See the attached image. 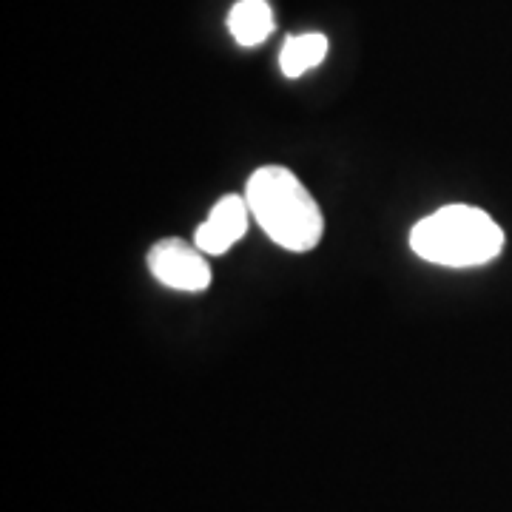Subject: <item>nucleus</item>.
<instances>
[{
    "label": "nucleus",
    "mask_w": 512,
    "mask_h": 512,
    "mask_svg": "<svg viewBox=\"0 0 512 512\" xmlns=\"http://www.w3.org/2000/svg\"><path fill=\"white\" fill-rule=\"evenodd\" d=\"M245 200L259 228L274 239L279 248L305 254L322 239V211L311 191L285 165L256 168L245 188Z\"/></svg>",
    "instance_id": "obj_1"
},
{
    "label": "nucleus",
    "mask_w": 512,
    "mask_h": 512,
    "mask_svg": "<svg viewBox=\"0 0 512 512\" xmlns=\"http://www.w3.org/2000/svg\"><path fill=\"white\" fill-rule=\"evenodd\" d=\"M410 248L424 262L444 268L487 265L504 248V231L498 222L473 205H447L424 217L410 231Z\"/></svg>",
    "instance_id": "obj_2"
},
{
    "label": "nucleus",
    "mask_w": 512,
    "mask_h": 512,
    "mask_svg": "<svg viewBox=\"0 0 512 512\" xmlns=\"http://www.w3.org/2000/svg\"><path fill=\"white\" fill-rule=\"evenodd\" d=\"M148 268L174 291L200 293L211 285V268L197 245H188L185 239L165 237L148 251Z\"/></svg>",
    "instance_id": "obj_3"
},
{
    "label": "nucleus",
    "mask_w": 512,
    "mask_h": 512,
    "mask_svg": "<svg viewBox=\"0 0 512 512\" xmlns=\"http://www.w3.org/2000/svg\"><path fill=\"white\" fill-rule=\"evenodd\" d=\"M248 220H251V208L248 200L239 194H225L208 214V220L202 222L194 234V245L202 254L220 256L225 254L234 242L242 239L248 231Z\"/></svg>",
    "instance_id": "obj_4"
},
{
    "label": "nucleus",
    "mask_w": 512,
    "mask_h": 512,
    "mask_svg": "<svg viewBox=\"0 0 512 512\" xmlns=\"http://www.w3.org/2000/svg\"><path fill=\"white\" fill-rule=\"evenodd\" d=\"M228 29L239 46H259L274 32V12L268 0H239L228 15Z\"/></svg>",
    "instance_id": "obj_5"
},
{
    "label": "nucleus",
    "mask_w": 512,
    "mask_h": 512,
    "mask_svg": "<svg viewBox=\"0 0 512 512\" xmlns=\"http://www.w3.org/2000/svg\"><path fill=\"white\" fill-rule=\"evenodd\" d=\"M328 55V37L319 32H305V35H293L285 40L282 55H279V69L285 77H302L311 72L313 66H319Z\"/></svg>",
    "instance_id": "obj_6"
}]
</instances>
